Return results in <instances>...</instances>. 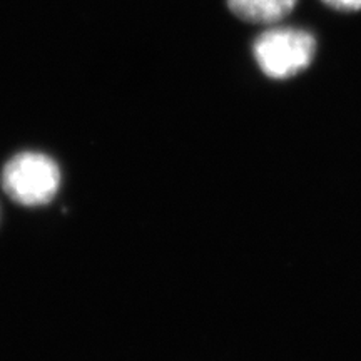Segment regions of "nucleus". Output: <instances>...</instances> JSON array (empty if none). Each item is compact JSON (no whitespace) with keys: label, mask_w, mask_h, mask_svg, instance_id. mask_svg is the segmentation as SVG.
<instances>
[{"label":"nucleus","mask_w":361,"mask_h":361,"mask_svg":"<svg viewBox=\"0 0 361 361\" xmlns=\"http://www.w3.org/2000/svg\"><path fill=\"white\" fill-rule=\"evenodd\" d=\"M252 56L266 78L286 80L311 66L316 56V39L303 29L273 27L255 39Z\"/></svg>","instance_id":"f257e3e1"},{"label":"nucleus","mask_w":361,"mask_h":361,"mask_svg":"<svg viewBox=\"0 0 361 361\" xmlns=\"http://www.w3.org/2000/svg\"><path fill=\"white\" fill-rule=\"evenodd\" d=\"M238 19L258 25L276 24L296 7L298 0H226Z\"/></svg>","instance_id":"7ed1b4c3"},{"label":"nucleus","mask_w":361,"mask_h":361,"mask_svg":"<svg viewBox=\"0 0 361 361\" xmlns=\"http://www.w3.org/2000/svg\"><path fill=\"white\" fill-rule=\"evenodd\" d=\"M323 4H326L333 11L345 13L361 11V0H323Z\"/></svg>","instance_id":"20e7f679"},{"label":"nucleus","mask_w":361,"mask_h":361,"mask_svg":"<svg viewBox=\"0 0 361 361\" xmlns=\"http://www.w3.org/2000/svg\"><path fill=\"white\" fill-rule=\"evenodd\" d=\"M0 183L12 201L27 207H37L56 197L61 188V169L44 152L22 151L6 162Z\"/></svg>","instance_id":"f03ea898"}]
</instances>
